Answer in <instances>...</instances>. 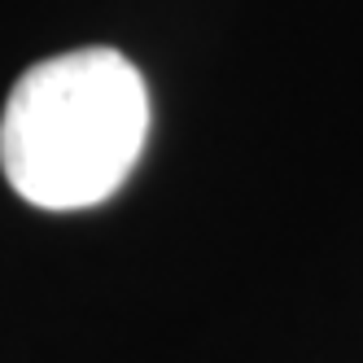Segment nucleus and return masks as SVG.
I'll return each instance as SVG.
<instances>
[{
	"instance_id": "nucleus-1",
	"label": "nucleus",
	"mask_w": 363,
	"mask_h": 363,
	"mask_svg": "<svg viewBox=\"0 0 363 363\" xmlns=\"http://www.w3.org/2000/svg\"><path fill=\"white\" fill-rule=\"evenodd\" d=\"M149 92L118 48H74L35 62L5 96L0 167L40 211H84L114 197L145 153Z\"/></svg>"
}]
</instances>
